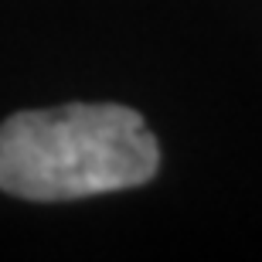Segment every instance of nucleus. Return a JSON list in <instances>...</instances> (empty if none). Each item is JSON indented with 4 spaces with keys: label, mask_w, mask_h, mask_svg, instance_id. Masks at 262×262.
Instances as JSON below:
<instances>
[{
    "label": "nucleus",
    "mask_w": 262,
    "mask_h": 262,
    "mask_svg": "<svg viewBox=\"0 0 262 262\" xmlns=\"http://www.w3.org/2000/svg\"><path fill=\"white\" fill-rule=\"evenodd\" d=\"M160 146L136 109L72 102L28 109L0 126V191L28 201H75L140 187Z\"/></svg>",
    "instance_id": "1"
}]
</instances>
